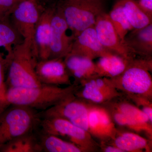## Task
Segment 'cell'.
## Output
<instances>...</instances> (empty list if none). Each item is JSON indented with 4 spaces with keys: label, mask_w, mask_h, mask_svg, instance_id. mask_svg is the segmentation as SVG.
I'll list each match as a JSON object with an SVG mask.
<instances>
[{
    "label": "cell",
    "mask_w": 152,
    "mask_h": 152,
    "mask_svg": "<svg viewBox=\"0 0 152 152\" xmlns=\"http://www.w3.org/2000/svg\"><path fill=\"white\" fill-rule=\"evenodd\" d=\"M78 86L73 83L64 88L44 84L29 88H9L7 89L5 100L10 105L44 111L74 94Z\"/></svg>",
    "instance_id": "cell-1"
},
{
    "label": "cell",
    "mask_w": 152,
    "mask_h": 152,
    "mask_svg": "<svg viewBox=\"0 0 152 152\" xmlns=\"http://www.w3.org/2000/svg\"><path fill=\"white\" fill-rule=\"evenodd\" d=\"M7 75L5 80L9 88L38 86L42 85L38 78L36 66L38 59L31 43L24 40L14 47L5 58Z\"/></svg>",
    "instance_id": "cell-2"
},
{
    "label": "cell",
    "mask_w": 152,
    "mask_h": 152,
    "mask_svg": "<svg viewBox=\"0 0 152 152\" xmlns=\"http://www.w3.org/2000/svg\"><path fill=\"white\" fill-rule=\"evenodd\" d=\"M152 59L135 58L124 72L109 78L113 86L128 99L143 97L152 100Z\"/></svg>",
    "instance_id": "cell-3"
},
{
    "label": "cell",
    "mask_w": 152,
    "mask_h": 152,
    "mask_svg": "<svg viewBox=\"0 0 152 152\" xmlns=\"http://www.w3.org/2000/svg\"><path fill=\"white\" fill-rule=\"evenodd\" d=\"M55 5L62 13L75 38L94 26L98 17L106 12L104 0H59Z\"/></svg>",
    "instance_id": "cell-4"
},
{
    "label": "cell",
    "mask_w": 152,
    "mask_h": 152,
    "mask_svg": "<svg viewBox=\"0 0 152 152\" xmlns=\"http://www.w3.org/2000/svg\"><path fill=\"white\" fill-rule=\"evenodd\" d=\"M40 120L36 110L25 106H9L0 114V149L16 138L33 132Z\"/></svg>",
    "instance_id": "cell-5"
},
{
    "label": "cell",
    "mask_w": 152,
    "mask_h": 152,
    "mask_svg": "<svg viewBox=\"0 0 152 152\" xmlns=\"http://www.w3.org/2000/svg\"><path fill=\"white\" fill-rule=\"evenodd\" d=\"M40 132L57 137H64L81 149L83 152H96L99 144L88 131L74 125L67 120L58 118H40Z\"/></svg>",
    "instance_id": "cell-6"
},
{
    "label": "cell",
    "mask_w": 152,
    "mask_h": 152,
    "mask_svg": "<svg viewBox=\"0 0 152 152\" xmlns=\"http://www.w3.org/2000/svg\"><path fill=\"white\" fill-rule=\"evenodd\" d=\"M90 103L74 94L39 114L40 118H58L67 120L88 132Z\"/></svg>",
    "instance_id": "cell-7"
},
{
    "label": "cell",
    "mask_w": 152,
    "mask_h": 152,
    "mask_svg": "<svg viewBox=\"0 0 152 152\" xmlns=\"http://www.w3.org/2000/svg\"><path fill=\"white\" fill-rule=\"evenodd\" d=\"M75 95L88 102L97 105L103 104L123 96L112 86L109 78L99 76L80 82Z\"/></svg>",
    "instance_id": "cell-8"
},
{
    "label": "cell",
    "mask_w": 152,
    "mask_h": 152,
    "mask_svg": "<svg viewBox=\"0 0 152 152\" xmlns=\"http://www.w3.org/2000/svg\"><path fill=\"white\" fill-rule=\"evenodd\" d=\"M40 11L37 1L24 0L17 3L10 17L11 22L24 40L32 44L35 54L34 39Z\"/></svg>",
    "instance_id": "cell-9"
},
{
    "label": "cell",
    "mask_w": 152,
    "mask_h": 152,
    "mask_svg": "<svg viewBox=\"0 0 152 152\" xmlns=\"http://www.w3.org/2000/svg\"><path fill=\"white\" fill-rule=\"evenodd\" d=\"M94 28L101 44L109 52L129 59L139 57L122 40L107 12L98 17Z\"/></svg>",
    "instance_id": "cell-10"
},
{
    "label": "cell",
    "mask_w": 152,
    "mask_h": 152,
    "mask_svg": "<svg viewBox=\"0 0 152 152\" xmlns=\"http://www.w3.org/2000/svg\"><path fill=\"white\" fill-rule=\"evenodd\" d=\"M69 27L62 13L54 5L51 20V38L49 59L64 58L70 53L75 38L67 34Z\"/></svg>",
    "instance_id": "cell-11"
},
{
    "label": "cell",
    "mask_w": 152,
    "mask_h": 152,
    "mask_svg": "<svg viewBox=\"0 0 152 152\" xmlns=\"http://www.w3.org/2000/svg\"><path fill=\"white\" fill-rule=\"evenodd\" d=\"M88 132L101 142H108L118 130L108 111L103 106L90 103L88 117Z\"/></svg>",
    "instance_id": "cell-12"
},
{
    "label": "cell",
    "mask_w": 152,
    "mask_h": 152,
    "mask_svg": "<svg viewBox=\"0 0 152 152\" xmlns=\"http://www.w3.org/2000/svg\"><path fill=\"white\" fill-rule=\"evenodd\" d=\"M36 72L42 84L51 86H70L72 84L64 58L38 60Z\"/></svg>",
    "instance_id": "cell-13"
},
{
    "label": "cell",
    "mask_w": 152,
    "mask_h": 152,
    "mask_svg": "<svg viewBox=\"0 0 152 152\" xmlns=\"http://www.w3.org/2000/svg\"><path fill=\"white\" fill-rule=\"evenodd\" d=\"M69 54L83 56L93 60L113 53L107 50L101 44L94 26H93L76 37Z\"/></svg>",
    "instance_id": "cell-14"
},
{
    "label": "cell",
    "mask_w": 152,
    "mask_h": 152,
    "mask_svg": "<svg viewBox=\"0 0 152 152\" xmlns=\"http://www.w3.org/2000/svg\"><path fill=\"white\" fill-rule=\"evenodd\" d=\"M54 5L41 12L35 32L36 54L38 60L50 58L51 38V20Z\"/></svg>",
    "instance_id": "cell-15"
},
{
    "label": "cell",
    "mask_w": 152,
    "mask_h": 152,
    "mask_svg": "<svg viewBox=\"0 0 152 152\" xmlns=\"http://www.w3.org/2000/svg\"><path fill=\"white\" fill-rule=\"evenodd\" d=\"M125 45L138 57L152 59V23L140 29H133L124 39Z\"/></svg>",
    "instance_id": "cell-16"
},
{
    "label": "cell",
    "mask_w": 152,
    "mask_h": 152,
    "mask_svg": "<svg viewBox=\"0 0 152 152\" xmlns=\"http://www.w3.org/2000/svg\"><path fill=\"white\" fill-rule=\"evenodd\" d=\"M68 73L74 79V83L97 76L93 60L79 55L69 54L64 58Z\"/></svg>",
    "instance_id": "cell-17"
},
{
    "label": "cell",
    "mask_w": 152,
    "mask_h": 152,
    "mask_svg": "<svg viewBox=\"0 0 152 152\" xmlns=\"http://www.w3.org/2000/svg\"><path fill=\"white\" fill-rule=\"evenodd\" d=\"M135 58L129 59L113 54L100 57L95 63L97 75L108 78L118 77L124 72Z\"/></svg>",
    "instance_id": "cell-18"
},
{
    "label": "cell",
    "mask_w": 152,
    "mask_h": 152,
    "mask_svg": "<svg viewBox=\"0 0 152 152\" xmlns=\"http://www.w3.org/2000/svg\"><path fill=\"white\" fill-rule=\"evenodd\" d=\"M151 141L137 133L118 130L115 137L110 142L124 152H141L151 151Z\"/></svg>",
    "instance_id": "cell-19"
},
{
    "label": "cell",
    "mask_w": 152,
    "mask_h": 152,
    "mask_svg": "<svg viewBox=\"0 0 152 152\" xmlns=\"http://www.w3.org/2000/svg\"><path fill=\"white\" fill-rule=\"evenodd\" d=\"M100 105L103 106L108 111L115 124L137 133H146L150 140H152V125L145 124L136 121L118 110L109 102Z\"/></svg>",
    "instance_id": "cell-20"
},
{
    "label": "cell",
    "mask_w": 152,
    "mask_h": 152,
    "mask_svg": "<svg viewBox=\"0 0 152 152\" xmlns=\"http://www.w3.org/2000/svg\"><path fill=\"white\" fill-rule=\"evenodd\" d=\"M37 137L42 152H83L75 144L59 137L41 132Z\"/></svg>",
    "instance_id": "cell-21"
},
{
    "label": "cell",
    "mask_w": 152,
    "mask_h": 152,
    "mask_svg": "<svg viewBox=\"0 0 152 152\" xmlns=\"http://www.w3.org/2000/svg\"><path fill=\"white\" fill-rule=\"evenodd\" d=\"M41 152L37 136L33 132L16 138L0 149V152Z\"/></svg>",
    "instance_id": "cell-22"
},
{
    "label": "cell",
    "mask_w": 152,
    "mask_h": 152,
    "mask_svg": "<svg viewBox=\"0 0 152 152\" xmlns=\"http://www.w3.org/2000/svg\"><path fill=\"white\" fill-rule=\"evenodd\" d=\"M123 10L134 29H140L152 23V18L139 7L135 0H121Z\"/></svg>",
    "instance_id": "cell-23"
},
{
    "label": "cell",
    "mask_w": 152,
    "mask_h": 152,
    "mask_svg": "<svg viewBox=\"0 0 152 152\" xmlns=\"http://www.w3.org/2000/svg\"><path fill=\"white\" fill-rule=\"evenodd\" d=\"M23 41L10 18L0 20V48L4 47L9 53Z\"/></svg>",
    "instance_id": "cell-24"
},
{
    "label": "cell",
    "mask_w": 152,
    "mask_h": 152,
    "mask_svg": "<svg viewBox=\"0 0 152 152\" xmlns=\"http://www.w3.org/2000/svg\"><path fill=\"white\" fill-rule=\"evenodd\" d=\"M108 14L109 18L122 40L128 33L133 29L123 10L121 0H119L113 7Z\"/></svg>",
    "instance_id": "cell-25"
},
{
    "label": "cell",
    "mask_w": 152,
    "mask_h": 152,
    "mask_svg": "<svg viewBox=\"0 0 152 152\" xmlns=\"http://www.w3.org/2000/svg\"><path fill=\"white\" fill-rule=\"evenodd\" d=\"M115 99L109 102L118 110L138 122L152 125L146 115L135 105L126 100L116 101Z\"/></svg>",
    "instance_id": "cell-26"
},
{
    "label": "cell",
    "mask_w": 152,
    "mask_h": 152,
    "mask_svg": "<svg viewBox=\"0 0 152 152\" xmlns=\"http://www.w3.org/2000/svg\"><path fill=\"white\" fill-rule=\"evenodd\" d=\"M132 101L135 105L143 113L146 115L150 123L152 124V100L143 97H133L129 99Z\"/></svg>",
    "instance_id": "cell-27"
},
{
    "label": "cell",
    "mask_w": 152,
    "mask_h": 152,
    "mask_svg": "<svg viewBox=\"0 0 152 152\" xmlns=\"http://www.w3.org/2000/svg\"><path fill=\"white\" fill-rule=\"evenodd\" d=\"M7 64L5 58H4L0 52V101H4L7 88L5 83V72Z\"/></svg>",
    "instance_id": "cell-28"
},
{
    "label": "cell",
    "mask_w": 152,
    "mask_h": 152,
    "mask_svg": "<svg viewBox=\"0 0 152 152\" xmlns=\"http://www.w3.org/2000/svg\"><path fill=\"white\" fill-rule=\"evenodd\" d=\"M18 3L16 0H0V20L10 18Z\"/></svg>",
    "instance_id": "cell-29"
},
{
    "label": "cell",
    "mask_w": 152,
    "mask_h": 152,
    "mask_svg": "<svg viewBox=\"0 0 152 152\" xmlns=\"http://www.w3.org/2000/svg\"><path fill=\"white\" fill-rule=\"evenodd\" d=\"M139 7L152 18V0H135Z\"/></svg>",
    "instance_id": "cell-30"
},
{
    "label": "cell",
    "mask_w": 152,
    "mask_h": 152,
    "mask_svg": "<svg viewBox=\"0 0 152 152\" xmlns=\"http://www.w3.org/2000/svg\"><path fill=\"white\" fill-rule=\"evenodd\" d=\"M100 150L104 152H124L122 150L114 145L107 143L101 142Z\"/></svg>",
    "instance_id": "cell-31"
},
{
    "label": "cell",
    "mask_w": 152,
    "mask_h": 152,
    "mask_svg": "<svg viewBox=\"0 0 152 152\" xmlns=\"http://www.w3.org/2000/svg\"><path fill=\"white\" fill-rule=\"evenodd\" d=\"M10 105L6 101H0V114Z\"/></svg>",
    "instance_id": "cell-32"
},
{
    "label": "cell",
    "mask_w": 152,
    "mask_h": 152,
    "mask_svg": "<svg viewBox=\"0 0 152 152\" xmlns=\"http://www.w3.org/2000/svg\"><path fill=\"white\" fill-rule=\"evenodd\" d=\"M23 1H24V0H16V1L18 2H19ZM33 1H37V0H33Z\"/></svg>",
    "instance_id": "cell-33"
},
{
    "label": "cell",
    "mask_w": 152,
    "mask_h": 152,
    "mask_svg": "<svg viewBox=\"0 0 152 152\" xmlns=\"http://www.w3.org/2000/svg\"><path fill=\"white\" fill-rule=\"evenodd\" d=\"M45 1H50V0H45Z\"/></svg>",
    "instance_id": "cell-34"
},
{
    "label": "cell",
    "mask_w": 152,
    "mask_h": 152,
    "mask_svg": "<svg viewBox=\"0 0 152 152\" xmlns=\"http://www.w3.org/2000/svg\"></svg>",
    "instance_id": "cell-35"
}]
</instances>
